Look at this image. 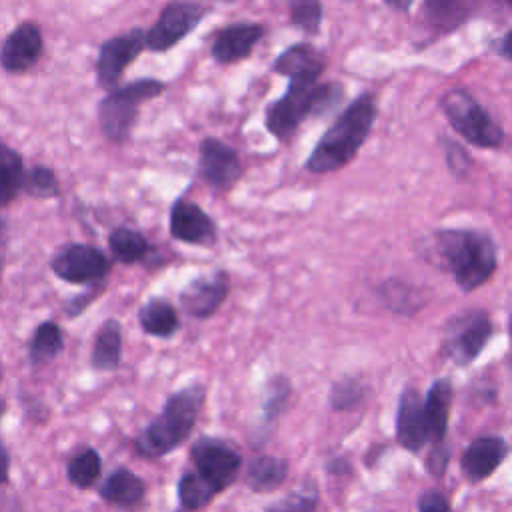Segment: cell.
<instances>
[{
	"label": "cell",
	"mask_w": 512,
	"mask_h": 512,
	"mask_svg": "<svg viewBox=\"0 0 512 512\" xmlns=\"http://www.w3.org/2000/svg\"><path fill=\"white\" fill-rule=\"evenodd\" d=\"M440 148L444 152L446 158V166L448 170L456 176V178H466L470 174L472 168V156L464 150V146H460L456 140L440 136Z\"/></svg>",
	"instance_id": "obj_37"
},
{
	"label": "cell",
	"mask_w": 512,
	"mask_h": 512,
	"mask_svg": "<svg viewBox=\"0 0 512 512\" xmlns=\"http://www.w3.org/2000/svg\"><path fill=\"white\" fill-rule=\"evenodd\" d=\"M288 476V460L270 454L254 456L244 472V482L254 492H272L284 484Z\"/></svg>",
	"instance_id": "obj_24"
},
{
	"label": "cell",
	"mask_w": 512,
	"mask_h": 512,
	"mask_svg": "<svg viewBox=\"0 0 512 512\" xmlns=\"http://www.w3.org/2000/svg\"><path fill=\"white\" fill-rule=\"evenodd\" d=\"M2 234H4V222H2V218H0V238H2Z\"/></svg>",
	"instance_id": "obj_44"
},
{
	"label": "cell",
	"mask_w": 512,
	"mask_h": 512,
	"mask_svg": "<svg viewBox=\"0 0 512 512\" xmlns=\"http://www.w3.org/2000/svg\"><path fill=\"white\" fill-rule=\"evenodd\" d=\"M510 40H512V30L504 32V36L500 38V42H496V52L506 60L510 62L512 60V52H510Z\"/></svg>",
	"instance_id": "obj_42"
},
{
	"label": "cell",
	"mask_w": 512,
	"mask_h": 512,
	"mask_svg": "<svg viewBox=\"0 0 512 512\" xmlns=\"http://www.w3.org/2000/svg\"><path fill=\"white\" fill-rule=\"evenodd\" d=\"M266 28L258 22H236L218 30L210 54L218 64H234L252 54Z\"/></svg>",
	"instance_id": "obj_17"
},
{
	"label": "cell",
	"mask_w": 512,
	"mask_h": 512,
	"mask_svg": "<svg viewBox=\"0 0 512 512\" xmlns=\"http://www.w3.org/2000/svg\"><path fill=\"white\" fill-rule=\"evenodd\" d=\"M164 90L166 84L156 78H138L126 86L110 90L98 104V122L104 138L114 144L124 142L138 118V108L160 96Z\"/></svg>",
	"instance_id": "obj_4"
},
{
	"label": "cell",
	"mask_w": 512,
	"mask_h": 512,
	"mask_svg": "<svg viewBox=\"0 0 512 512\" xmlns=\"http://www.w3.org/2000/svg\"><path fill=\"white\" fill-rule=\"evenodd\" d=\"M422 258L452 274L462 292H474L498 268L494 238L478 228H440L422 242Z\"/></svg>",
	"instance_id": "obj_1"
},
{
	"label": "cell",
	"mask_w": 512,
	"mask_h": 512,
	"mask_svg": "<svg viewBox=\"0 0 512 512\" xmlns=\"http://www.w3.org/2000/svg\"><path fill=\"white\" fill-rule=\"evenodd\" d=\"M102 474V458L98 450L86 446L78 450L66 464L68 482L80 490H88L96 484Z\"/></svg>",
	"instance_id": "obj_31"
},
{
	"label": "cell",
	"mask_w": 512,
	"mask_h": 512,
	"mask_svg": "<svg viewBox=\"0 0 512 512\" xmlns=\"http://www.w3.org/2000/svg\"><path fill=\"white\" fill-rule=\"evenodd\" d=\"M452 400H454V386L450 378H436L430 384L426 398L422 400L428 440H432L434 444L446 442Z\"/></svg>",
	"instance_id": "obj_21"
},
{
	"label": "cell",
	"mask_w": 512,
	"mask_h": 512,
	"mask_svg": "<svg viewBox=\"0 0 512 512\" xmlns=\"http://www.w3.org/2000/svg\"><path fill=\"white\" fill-rule=\"evenodd\" d=\"M494 334V324L486 310L474 308L448 318L442 334V352L456 366L472 364Z\"/></svg>",
	"instance_id": "obj_6"
},
{
	"label": "cell",
	"mask_w": 512,
	"mask_h": 512,
	"mask_svg": "<svg viewBox=\"0 0 512 512\" xmlns=\"http://www.w3.org/2000/svg\"><path fill=\"white\" fill-rule=\"evenodd\" d=\"M376 296L380 298L382 306L398 316H414L422 306H426L428 300L422 288L398 278H390L378 284Z\"/></svg>",
	"instance_id": "obj_23"
},
{
	"label": "cell",
	"mask_w": 512,
	"mask_h": 512,
	"mask_svg": "<svg viewBox=\"0 0 512 512\" xmlns=\"http://www.w3.org/2000/svg\"><path fill=\"white\" fill-rule=\"evenodd\" d=\"M198 174L216 192H228L242 176L238 152L218 138H204L198 148Z\"/></svg>",
	"instance_id": "obj_12"
},
{
	"label": "cell",
	"mask_w": 512,
	"mask_h": 512,
	"mask_svg": "<svg viewBox=\"0 0 512 512\" xmlns=\"http://www.w3.org/2000/svg\"><path fill=\"white\" fill-rule=\"evenodd\" d=\"M104 502L118 508H134L146 494V482L126 466L114 468L98 488Z\"/></svg>",
	"instance_id": "obj_22"
},
{
	"label": "cell",
	"mask_w": 512,
	"mask_h": 512,
	"mask_svg": "<svg viewBox=\"0 0 512 512\" xmlns=\"http://www.w3.org/2000/svg\"><path fill=\"white\" fill-rule=\"evenodd\" d=\"M42 54V34L32 22L18 24L0 48V64L4 70L18 74L36 64Z\"/></svg>",
	"instance_id": "obj_18"
},
{
	"label": "cell",
	"mask_w": 512,
	"mask_h": 512,
	"mask_svg": "<svg viewBox=\"0 0 512 512\" xmlns=\"http://www.w3.org/2000/svg\"><path fill=\"white\" fill-rule=\"evenodd\" d=\"M194 472L216 492L230 488L242 466V456L234 444L216 436H200L190 446Z\"/></svg>",
	"instance_id": "obj_8"
},
{
	"label": "cell",
	"mask_w": 512,
	"mask_h": 512,
	"mask_svg": "<svg viewBox=\"0 0 512 512\" xmlns=\"http://www.w3.org/2000/svg\"><path fill=\"white\" fill-rule=\"evenodd\" d=\"M122 356V326L116 318H108L96 332L90 366L98 372L116 370Z\"/></svg>",
	"instance_id": "obj_26"
},
{
	"label": "cell",
	"mask_w": 512,
	"mask_h": 512,
	"mask_svg": "<svg viewBox=\"0 0 512 512\" xmlns=\"http://www.w3.org/2000/svg\"><path fill=\"white\" fill-rule=\"evenodd\" d=\"M230 292V278L226 270H216L212 274H200L192 278L178 296L180 308L196 320L210 318L222 306Z\"/></svg>",
	"instance_id": "obj_13"
},
{
	"label": "cell",
	"mask_w": 512,
	"mask_h": 512,
	"mask_svg": "<svg viewBox=\"0 0 512 512\" xmlns=\"http://www.w3.org/2000/svg\"><path fill=\"white\" fill-rule=\"evenodd\" d=\"M206 400V386L190 382L172 392L162 412L134 438V452L142 458H162L188 440Z\"/></svg>",
	"instance_id": "obj_3"
},
{
	"label": "cell",
	"mask_w": 512,
	"mask_h": 512,
	"mask_svg": "<svg viewBox=\"0 0 512 512\" xmlns=\"http://www.w3.org/2000/svg\"><path fill=\"white\" fill-rule=\"evenodd\" d=\"M52 272L70 284H94L110 272V258L90 244H68L60 248L52 262Z\"/></svg>",
	"instance_id": "obj_10"
},
{
	"label": "cell",
	"mask_w": 512,
	"mask_h": 512,
	"mask_svg": "<svg viewBox=\"0 0 512 512\" xmlns=\"http://www.w3.org/2000/svg\"><path fill=\"white\" fill-rule=\"evenodd\" d=\"M144 50V30L132 28L124 34L108 38L96 58V78L100 88L114 90L120 82L124 70L140 56Z\"/></svg>",
	"instance_id": "obj_11"
},
{
	"label": "cell",
	"mask_w": 512,
	"mask_h": 512,
	"mask_svg": "<svg viewBox=\"0 0 512 512\" xmlns=\"http://www.w3.org/2000/svg\"><path fill=\"white\" fill-rule=\"evenodd\" d=\"M450 456H452V450L446 442H440V444H434L432 450L428 452L426 460H424V468L426 472L432 476V478H442L448 464H450Z\"/></svg>",
	"instance_id": "obj_38"
},
{
	"label": "cell",
	"mask_w": 512,
	"mask_h": 512,
	"mask_svg": "<svg viewBox=\"0 0 512 512\" xmlns=\"http://www.w3.org/2000/svg\"><path fill=\"white\" fill-rule=\"evenodd\" d=\"M386 6H388V8H394V10H404V12H406V10H410L412 2H402V4H400V2H398V4H394V2H386Z\"/></svg>",
	"instance_id": "obj_43"
},
{
	"label": "cell",
	"mask_w": 512,
	"mask_h": 512,
	"mask_svg": "<svg viewBox=\"0 0 512 512\" xmlns=\"http://www.w3.org/2000/svg\"><path fill=\"white\" fill-rule=\"evenodd\" d=\"M108 248L116 262L136 264L146 258L150 244L142 232L130 226H116L108 236Z\"/></svg>",
	"instance_id": "obj_28"
},
{
	"label": "cell",
	"mask_w": 512,
	"mask_h": 512,
	"mask_svg": "<svg viewBox=\"0 0 512 512\" xmlns=\"http://www.w3.org/2000/svg\"><path fill=\"white\" fill-rule=\"evenodd\" d=\"M10 478V454L4 442L0 440V486H4Z\"/></svg>",
	"instance_id": "obj_41"
},
{
	"label": "cell",
	"mask_w": 512,
	"mask_h": 512,
	"mask_svg": "<svg viewBox=\"0 0 512 512\" xmlns=\"http://www.w3.org/2000/svg\"><path fill=\"white\" fill-rule=\"evenodd\" d=\"M272 70L280 76H286L288 80H318L320 74L326 70V58L310 42H298L278 54V58L272 62Z\"/></svg>",
	"instance_id": "obj_20"
},
{
	"label": "cell",
	"mask_w": 512,
	"mask_h": 512,
	"mask_svg": "<svg viewBox=\"0 0 512 512\" xmlns=\"http://www.w3.org/2000/svg\"><path fill=\"white\" fill-rule=\"evenodd\" d=\"M318 490L314 486L310 488H296L288 492L286 496L270 502L264 512H316L318 510Z\"/></svg>",
	"instance_id": "obj_35"
},
{
	"label": "cell",
	"mask_w": 512,
	"mask_h": 512,
	"mask_svg": "<svg viewBox=\"0 0 512 512\" xmlns=\"http://www.w3.org/2000/svg\"><path fill=\"white\" fill-rule=\"evenodd\" d=\"M418 512H452L450 500L446 498L444 492L436 490V488H428L418 496L416 502Z\"/></svg>",
	"instance_id": "obj_39"
},
{
	"label": "cell",
	"mask_w": 512,
	"mask_h": 512,
	"mask_svg": "<svg viewBox=\"0 0 512 512\" xmlns=\"http://www.w3.org/2000/svg\"><path fill=\"white\" fill-rule=\"evenodd\" d=\"M364 394L366 388L356 376H342L328 390V406L334 412H350L362 404Z\"/></svg>",
	"instance_id": "obj_32"
},
{
	"label": "cell",
	"mask_w": 512,
	"mask_h": 512,
	"mask_svg": "<svg viewBox=\"0 0 512 512\" xmlns=\"http://www.w3.org/2000/svg\"><path fill=\"white\" fill-rule=\"evenodd\" d=\"M290 392H292L290 380L282 374H276L266 382V388L262 394V404H260V424H258L256 436L264 434L268 438L272 426L276 424L280 414L286 410Z\"/></svg>",
	"instance_id": "obj_27"
},
{
	"label": "cell",
	"mask_w": 512,
	"mask_h": 512,
	"mask_svg": "<svg viewBox=\"0 0 512 512\" xmlns=\"http://www.w3.org/2000/svg\"><path fill=\"white\" fill-rule=\"evenodd\" d=\"M376 114L378 104L374 94H360L320 136L306 160V170L312 174H328L344 168L366 142Z\"/></svg>",
	"instance_id": "obj_2"
},
{
	"label": "cell",
	"mask_w": 512,
	"mask_h": 512,
	"mask_svg": "<svg viewBox=\"0 0 512 512\" xmlns=\"http://www.w3.org/2000/svg\"><path fill=\"white\" fill-rule=\"evenodd\" d=\"M440 108L454 128L468 144L478 148H500L504 142L502 126L490 112L464 88H452L442 94Z\"/></svg>",
	"instance_id": "obj_5"
},
{
	"label": "cell",
	"mask_w": 512,
	"mask_h": 512,
	"mask_svg": "<svg viewBox=\"0 0 512 512\" xmlns=\"http://www.w3.org/2000/svg\"><path fill=\"white\" fill-rule=\"evenodd\" d=\"M2 372H4V366H2V360H0V380H2Z\"/></svg>",
	"instance_id": "obj_46"
},
{
	"label": "cell",
	"mask_w": 512,
	"mask_h": 512,
	"mask_svg": "<svg viewBox=\"0 0 512 512\" xmlns=\"http://www.w3.org/2000/svg\"><path fill=\"white\" fill-rule=\"evenodd\" d=\"M320 82L310 78L290 80L286 92L270 102L264 112V126L276 140H288L304 118L314 114Z\"/></svg>",
	"instance_id": "obj_7"
},
{
	"label": "cell",
	"mask_w": 512,
	"mask_h": 512,
	"mask_svg": "<svg viewBox=\"0 0 512 512\" xmlns=\"http://www.w3.org/2000/svg\"><path fill=\"white\" fill-rule=\"evenodd\" d=\"M474 12V4L458 2V0H430L422 4L420 22L424 32H428L426 42L436 40L438 36L450 34L458 26H462Z\"/></svg>",
	"instance_id": "obj_19"
},
{
	"label": "cell",
	"mask_w": 512,
	"mask_h": 512,
	"mask_svg": "<svg viewBox=\"0 0 512 512\" xmlns=\"http://www.w3.org/2000/svg\"><path fill=\"white\" fill-rule=\"evenodd\" d=\"M174 512H186V510H174Z\"/></svg>",
	"instance_id": "obj_47"
},
{
	"label": "cell",
	"mask_w": 512,
	"mask_h": 512,
	"mask_svg": "<svg viewBox=\"0 0 512 512\" xmlns=\"http://www.w3.org/2000/svg\"><path fill=\"white\" fill-rule=\"evenodd\" d=\"M394 432H396V442L412 454L420 452L428 442L424 404L418 388L414 386H406L398 398Z\"/></svg>",
	"instance_id": "obj_16"
},
{
	"label": "cell",
	"mask_w": 512,
	"mask_h": 512,
	"mask_svg": "<svg viewBox=\"0 0 512 512\" xmlns=\"http://www.w3.org/2000/svg\"><path fill=\"white\" fill-rule=\"evenodd\" d=\"M168 226L174 240L192 246H212L218 236L214 220L196 202L186 198L174 200Z\"/></svg>",
	"instance_id": "obj_15"
},
{
	"label": "cell",
	"mask_w": 512,
	"mask_h": 512,
	"mask_svg": "<svg viewBox=\"0 0 512 512\" xmlns=\"http://www.w3.org/2000/svg\"><path fill=\"white\" fill-rule=\"evenodd\" d=\"M508 452V442L498 434H484L474 438L460 456L462 476L470 484H478L490 478L502 466Z\"/></svg>",
	"instance_id": "obj_14"
},
{
	"label": "cell",
	"mask_w": 512,
	"mask_h": 512,
	"mask_svg": "<svg viewBox=\"0 0 512 512\" xmlns=\"http://www.w3.org/2000/svg\"><path fill=\"white\" fill-rule=\"evenodd\" d=\"M24 164L16 150L0 140V206L12 202L22 190Z\"/></svg>",
	"instance_id": "obj_30"
},
{
	"label": "cell",
	"mask_w": 512,
	"mask_h": 512,
	"mask_svg": "<svg viewBox=\"0 0 512 512\" xmlns=\"http://www.w3.org/2000/svg\"><path fill=\"white\" fill-rule=\"evenodd\" d=\"M2 270H4V260L0 258V276H2Z\"/></svg>",
	"instance_id": "obj_45"
},
{
	"label": "cell",
	"mask_w": 512,
	"mask_h": 512,
	"mask_svg": "<svg viewBox=\"0 0 512 512\" xmlns=\"http://www.w3.org/2000/svg\"><path fill=\"white\" fill-rule=\"evenodd\" d=\"M326 470L330 474H336V476H344V474H350L352 472V464L348 458L344 456H334L326 462Z\"/></svg>",
	"instance_id": "obj_40"
},
{
	"label": "cell",
	"mask_w": 512,
	"mask_h": 512,
	"mask_svg": "<svg viewBox=\"0 0 512 512\" xmlns=\"http://www.w3.org/2000/svg\"><path fill=\"white\" fill-rule=\"evenodd\" d=\"M206 12L208 6L200 2L176 0L166 4L156 22L144 32V48L150 52H168L204 20Z\"/></svg>",
	"instance_id": "obj_9"
},
{
	"label": "cell",
	"mask_w": 512,
	"mask_h": 512,
	"mask_svg": "<svg viewBox=\"0 0 512 512\" xmlns=\"http://www.w3.org/2000/svg\"><path fill=\"white\" fill-rule=\"evenodd\" d=\"M178 500L182 504V510H200L202 506L210 504L216 496V492L192 470H186L178 478Z\"/></svg>",
	"instance_id": "obj_33"
},
{
	"label": "cell",
	"mask_w": 512,
	"mask_h": 512,
	"mask_svg": "<svg viewBox=\"0 0 512 512\" xmlns=\"http://www.w3.org/2000/svg\"><path fill=\"white\" fill-rule=\"evenodd\" d=\"M22 190L32 198H42V200L60 196L58 178L54 170H50L48 166H34L30 172H26Z\"/></svg>",
	"instance_id": "obj_34"
},
{
	"label": "cell",
	"mask_w": 512,
	"mask_h": 512,
	"mask_svg": "<svg viewBox=\"0 0 512 512\" xmlns=\"http://www.w3.org/2000/svg\"><path fill=\"white\" fill-rule=\"evenodd\" d=\"M290 22L292 26L300 28L308 36H316L322 26L324 8L320 2L314 0H294L290 2Z\"/></svg>",
	"instance_id": "obj_36"
},
{
	"label": "cell",
	"mask_w": 512,
	"mask_h": 512,
	"mask_svg": "<svg viewBox=\"0 0 512 512\" xmlns=\"http://www.w3.org/2000/svg\"><path fill=\"white\" fill-rule=\"evenodd\" d=\"M62 348H64V336L60 326L52 320H46L34 330L30 338L28 358L34 366H42L52 362L62 352Z\"/></svg>",
	"instance_id": "obj_29"
},
{
	"label": "cell",
	"mask_w": 512,
	"mask_h": 512,
	"mask_svg": "<svg viewBox=\"0 0 512 512\" xmlns=\"http://www.w3.org/2000/svg\"><path fill=\"white\" fill-rule=\"evenodd\" d=\"M138 322L146 334L156 338H170L180 328V318L176 308L166 298H160V296L148 298L138 308Z\"/></svg>",
	"instance_id": "obj_25"
}]
</instances>
